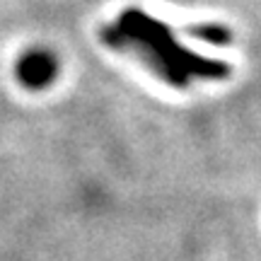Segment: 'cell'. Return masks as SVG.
Instances as JSON below:
<instances>
[{
	"label": "cell",
	"instance_id": "1",
	"mask_svg": "<svg viewBox=\"0 0 261 261\" xmlns=\"http://www.w3.org/2000/svg\"><path fill=\"white\" fill-rule=\"evenodd\" d=\"M104 39L114 46H145L143 51L155 61L160 70H165L172 80H179V83L184 80V75H215L220 73L218 68H223V65L208 63L203 58L181 51V46L172 41V34L165 24L152 22L148 15H143L138 10L123 12L104 32Z\"/></svg>",
	"mask_w": 261,
	"mask_h": 261
},
{
	"label": "cell",
	"instance_id": "2",
	"mask_svg": "<svg viewBox=\"0 0 261 261\" xmlns=\"http://www.w3.org/2000/svg\"><path fill=\"white\" fill-rule=\"evenodd\" d=\"M56 73V65H54V58L46 51H32L17 63V75L19 80L29 87H41L46 85Z\"/></svg>",
	"mask_w": 261,
	"mask_h": 261
}]
</instances>
